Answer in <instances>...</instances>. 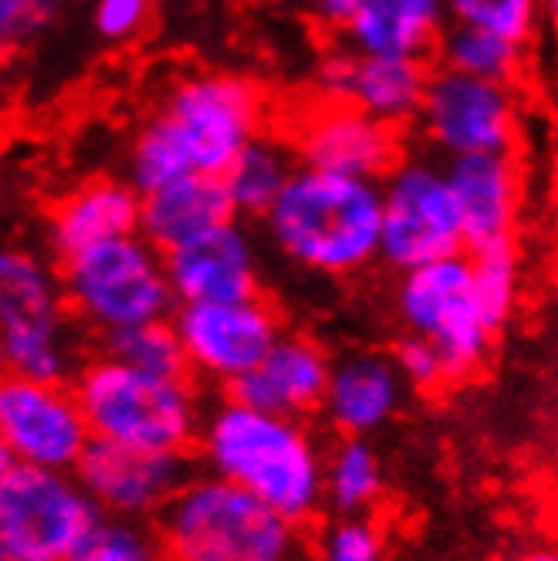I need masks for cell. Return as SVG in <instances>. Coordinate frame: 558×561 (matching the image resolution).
Instances as JSON below:
<instances>
[{
	"label": "cell",
	"mask_w": 558,
	"mask_h": 561,
	"mask_svg": "<svg viewBox=\"0 0 558 561\" xmlns=\"http://www.w3.org/2000/svg\"><path fill=\"white\" fill-rule=\"evenodd\" d=\"M193 167L186 152L180 149L176 136L163 118H149V123L136 133L129 149V183L146 196L159 186H167L180 176H190Z\"/></svg>",
	"instance_id": "cell-29"
},
{
	"label": "cell",
	"mask_w": 558,
	"mask_h": 561,
	"mask_svg": "<svg viewBox=\"0 0 558 561\" xmlns=\"http://www.w3.org/2000/svg\"><path fill=\"white\" fill-rule=\"evenodd\" d=\"M322 561H386L383 535L369 517H335V525L326 531Z\"/></svg>",
	"instance_id": "cell-32"
},
{
	"label": "cell",
	"mask_w": 558,
	"mask_h": 561,
	"mask_svg": "<svg viewBox=\"0 0 558 561\" xmlns=\"http://www.w3.org/2000/svg\"><path fill=\"white\" fill-rule=\"evenodd\" d=\"M92 430L71 382L4 376L0 382V457L75 473Z\"/></svg>",
	"instance_id": "cell-12"
},
{
	"label": "cell",
	"mask_w": 558,
	"mask_h": 561,
	"mask_svg": "<svg viewBox=\"0 0 558 561\" xmlns=\"http://www.w3.org/2000/svg\"><path fill=\"white\" fill-rule=\"evenodd\" d=\"M193 450L207 473L230 480L295 525L326 507V454L301 420L224 392L207 403Z\"/></svg>",
	"instance_id": "cell-1"
},
{
	"label": "cell",
	"mask_w": 558,
	"mask_h": 561,
	"mask_svg": "<svg viewBox=\"0 0 558 561\" xmlns=\"http://www.w3.org/2000/svg\"><path fill=\"white\" fill-rule=\"evenodd\" d=\"M514 561H558V548H548V545H535L528 551H522Z\"/></svg>",
	"instance_id": "cell-37"
},
{
	"label": "cell",
	"mask_w": 558,
	"mask_h": 561,
	"mask_svg": "<svg viewBox=\"0 0 558 561\" xmlns=\"http://www.w3.org/2000/svg\"><path fill=\"white\" fill-rule=\"evenodd\" d=\"M95 514L75 473L0 457V561H65Z\"/></svg>",
	"instance_id": "cell-7"
},
{
	"label": "cell",
	"mask_w": 558,
	"mask_h": 561,
	"mask_svg": "<svg viewBox=\"0 0 558 561\" xmlns=\"http://www.w3.org/2000/svg\"><path fill=\"white\" fill-rule=\"evenodd\" d=\"M542 11V0H447L454 24L494 31L508 42L525 45Z\"/></svg>",
	"instance_id": "cell-31"
},
{
	"label": "cell",
	"mask_w": 558,
	"mask_h": 561,
	"mask_svg": "<svg viewBox=\"0 0 558 561\" xmlns=\"http://www.w3.org/2000/svg\"><path fill=\"white\" fill-rule=\"evenodd\" d=\"M71 389L95 439L136 450L190 454L207 413L193 376H152L109 352L78 366Z\"/></svg>",
	"instance_id": "cell-3"
},
{
	"label": "cell",
	"mask_w": 558,
	"mask_h": 561,
	"mask_svg": "<svg viewBox=\"0 0 558 561\" xmlns=\"http://www.w3.org/2000/svg\"><path fill=\"white\" fill-rule=\"evenodd\" d=\"M447 0H366L342 27L355 55L373 58H420L441 34Z\"/></svg>",
	"instance_id": "cell-23"
},
{
	"label": "cell",
	"mask_w": 558,
	"mask_h": 561,
	"mask_svg": "<svg viewBox=\"0 0 558 561\" xmlns=\"http://www.w3.org/2000/svg\"><path fill=\"white\" fill-rule=\"evenodd\" d=\"M392 358H396V366H400L407 386H413V389L430 392V389H441L444 382H451L444 355L436 352L426 339H420V335L407 332L400 342H396Z\"/></svg>",
	"instance_id": "cell-34"
},
{
	"label": "cell",
	"mask_w": 558,
	"mask_h": 561,
	"mask_svg": "<svg viewBox=\"0 0 558 561\" xmlns=\"http://www.w3.org/2000/svg\"><path fill=\"white\" fill-rule=\"evenodd\" d=\"M555 183H558V167H555Z\"/></svg>",
	"instance_id": "cell-39"
},
{
	"label": "cell",
	"mask_w": 558,
	"mask_h": 561,
	"mask_svg": "<svg viewBox=\"0 0 558 561\" xmlns=\"http://www.w3.org/2000/svg\"><path fill=\"white\" fill-rule=\"evenodd\" d=\"M329 379L332 358L326 355V348L308 335L285 332L264 363L230 392L258 410L305 420L311 413H322Z\"/></svg>",
	"instance_id": "cell-19"
},
{
	"label": "cell",
	"mask_w": 558,
	"mask_h": 561,
	"mask_svg": "<svg viewBox=\"0 0 558 561\" xmlns=\"http://www.w3.org/2000/svg\"><path fill=\"white\" fill-rule=\"evenodd\" d=\"M167 561H298V525L207 470L156 517Z\"/></svg>",
	"instance_id": "cell-4"
},
{
	"label": "cell",
	"mask_w": 558,
	"mask_h": 561,
	"mask_svg": "<svg viewBox=\"0 0 558 561\" xmlns=\"http://www.w3.org/2000/svg\"><path fill=\"white\" fill-rule=\"evenodd\" d=\"M133 233H143V193L129 180H92L48 217V248L58 264Z\"/></svg>",
	"instance_id": "cell-21"
},
{
	"label": "cell",
	"mask_w": 558,
	"mask_h": 561,
	"mask_svg": "<svg viewBox=\"0 0 558 561\" xmlns=\"http://www.w3.org/2000/svg\"><path fill=\"white\" fill-rule=\"evenodd\" d=\"M420 129L447 159L511 156L517 142L514 92L501 82L441 68L430 75Z\"/></svg>",
	"instance_id": "cell-13"
},
{
	"label": "cell",
	"mask_w": 558,
	"mask_h": 561,
	"mask_svg": "<svg viewBox=\"0 0 558 561\" xmlns=\"http://www.w3.org/2000/svg\"><path fill=\"white\" fill-rule=\"evenodd\" d=\"M102 345L109 355H115L118 363H126L133 369H143L152 376H190L186 352L176 335L173 318L170 322H149V325L115 332L102 339Z\"/></svg>",
	"instance_id": "cell-28"
},
{
	"label": "cell",
	"mask_w": 558,
	"mask_h": 561,
	"mask_svg": "<svg viewBox=\"0 0 558 561\" xmlns=\"http://www.w3.org/2000/svg\"><path fill=\"white\" fill-rule=\"evenodd\" d=\"M542 11L548 14L551 27H555V34H558V0H542Z\"/></svg>",
	"instance_id": "cell-38"
},
{
	"label": "cell",
	"mask_w": 558,
	"mask_h": 561,
	"mask_svg": "<svg viewBox=\"0 0 558 561\" xmlns=\"http://www.w3.org/2000/svg\"><path fill=\"white\" fill-rule=\"evenodd\" d=\"M295 156L282 139L258 136L241 156L234 159V167L224 173L227 193L234 199L237 217H267V210L277 204V196L285 193L288 180L295 176Z\"/></svg>",
	"instance_id": "cell-25"
},
{
	"label": "cell",
	"mask_w": 558,
	"mask_h": 561,
	"mask_svg": "<svg viewBox=\"0 0 558 561\" xmlns=\"http://www.w3.org/2000/svg\"><path fill=\"white\" fill-rule=\"evenodd\" d=\"M75 311L61 271L42 254L11 248L0 257V358L8 376L71 382L78 373Z\"/></svg>",
	"instance_id": "cell-6"
},
{
	"label": "cell",
	"mask_w": 558,
	"mask_h": 561,
	"mask_svg": "<svg viewBox=\"0 0 558 561\" xmlns=\"http://www.w3.org/2000/svg\"><path fill=\"white\" fill-rule=\"evenodd\" d=\"M386 494V467L373 439L342 436L326 454V507L335 517H369Z\"/></svg>",
	"instance_id": "cell-24"
},
{
	"label": "cell",
	"mask_w": 558,
	"mask_h": 561,
	"mask_svg": "<svg viewBox=\"0 0 558 561\" xmlns=\"http://www.w3.org/2000/svg\"><path fill=\"white\" fill-rule=\"evenodd\" d=\"M227 220L237 210L224 176L190 173L143 196V237L163 254Z\"/></svg>",
	"instance_id": "cell-22"
},
{
	"label": "cell",
	"mask_w": 558,
	"mask_h": 561,
	"mask_svg": "<svg viewBox=\"0 0 558 561\" xmlns=\"http://www.w3.org/2000/svg\"><path fill=\"white\" fill-rule=\"evenodd\" d=\"M167 274L180 305L258 298V251L241 220H227L167 251Z\"/></svg>",
	"instance_id": "cell-16"
},
{
	"label": "cell",
	"mask_w": 558,
	"mask_h": 561,
	"mask_svg": "<svg viewBox=\"0 0 558 561\" xmlns=\"http://www.w3.org/2000/svg\"><path fill=\"white\" fill-rule=\"evenodd\" d=\"M318 85L332 102H349L386 126L420 118L430 75L420 58H373L339 51L318 68Z\"/></svg>",
	"instance_id": "cell-17"
},
{
	"label": "cell",
	"mask_w": 558,
	"mask_h": 561,
	"mask_svg": "<svg viewBox=\"0 0 558 561\" xmlns=\"http://www.w3.org/2000/svg\"><path fill=\"white\" fill-rule=\"evenodd\" d=\"M467 251V233L447 170L407 159L383 180V251L392 271H413Z\"/></svg>",
	"instance_id": "cell-10"
},
{
	"label": "cell",
	"mask_w": 558,
	"mask_h": 561,
	"mask_svg": "<svg viewBox=\"0 0 558 561\" xmlns=\"http://www.w3.org/2000/svg\"><path fill=\"white\" fill-rule=\"evenodd\" d=\"M75 477L99 511L149 520L170 507L193 477V467L190 454L136 450L92 439L82 463L75 467Z\"/></svg>",
	"instance_id": "cell-14"
},
{
	"label": "cell",
	"mask_w": 558,
	"mask_h": 561,
	"mask_svg": "<svg viewBox=\"0 0 558 561\" xmlns=\"http://www.w3.org/2000/svg\"><path fill=\"white\" fill-rule=\"evenodd\" d=\"M441 61L451 71L511 85V78L522 68V45L508 42V37L485 31V27L454 24L441 37Z\"/></svg>",
	"instance_id": "cell-27"
},
{
	"label": "cell",
	"mask_w": 558,
	"mask_h": 561,
	"mask_svg": "<svg viewBox=\"0 0 558 561\" xmlns=\"http://www.w3.org/2000/svg\"><path fill=\"white\" fill-rule=\"evenodd\" d=\"M190 376L230 392L285 335L282 314L261 295L244 301H196L173 314Z\"/></svg>",
	"instance_id": "cell-11"
},
{
	"label": "cell",
	"mask_w": 558,
	"mask_h": 561,
	"mask_svg": "<svg viewBox=\"0 0 558 561\" xmlns=\"http://www.w3.org/2000/svg\"><path fill=\"white\" fill-rule=\"evenodd\" d=\"M58 14V0H0V42L24 48L42 37Z\"/></svg>",
	"instance_id": "cell-33"
},
{
	"label": "cell",
	"mask_w": 558,
	"mask_h": 561,
	"mask_svg": "<svg viewBox=\"0 0 558 561\" xmlns=\"http://www.w3.org/2000/svg\"><path fill=\"white\" fill-rule=\"evenodd\" d=\"M403 399L407 379L392 355L349 352L332 363L322 413L339 436L373 439L403 410Z\"/></svg>",
	"instance_id": "cell-18"
},
{
	"label": "cell",
	"mask_w": 558,
	"mask_h": 561,
	"mask_svg": "<svg viewBox=\"0 0 558 561\" xmlns=\"http://www.w3.org/2000/svg\"><path fill=\"white\" fill-rule=\"evenodd\" d=\"M470 264H474L477 301H481L485 318L491 322V329L498 332L511 318L514 305H517V257H514V244L470 251Z\"/></svg>",
	"instance_id": "cell-30"
},
{
	"label": "cell",
	"mask_w": 558,
	"mask_h": 561,
	"mask_svg": "<svg viewBox=\"0 0 558 561\" xmlns=\"http://www.w3.org/2000/svg\"><path fill=\"white\" fill-rule=\"evenodd\" d=\"M363 4H366V0H311L315 14L322 18L326 24H332V27H345L352 21V14Z\"/></svg>",
	"instance_id": "cell-36"
},
{
	"label": "cell",
	"mask_w": 558,
	"mask_h": 561,
	"mask_svg": "<svg viewBox=\"0 0 558 561\" xmlns=\"http://www.w3.org/2000/svg\"><path fill=\"white\" fill-rule=\"evenodd\" d=\"M152 14V0H95L92 27L112 45H123L136 37Z\"/></svg>",
	"instance_id": "cell-35"
},
{
	"label": "cell",
	"mask_w": 558,
	"mask_h": 561,
	"mask_svg": "<svg viewBox=\"0 0 558 561\" xmlns=\"http://www.w3.org/2000/svg\"><path fill=\"white\" fill-rule=\"evenodd\" d=\"M396 314L410 335L426 339L444 355L451 379L470 376L488 358L494 329L474 291L470 254L444 257L400 274Z\"/></svg>",
	"instance_id": "cell-8"
},
{
	"label": "cell",
	"mask_w": 558,
	"mask_h": 561,
	"mask_svg": "<svg viewBox=\"0 0 558 561\" xmlns=\"http://www.w3.org/2000/svg\"><path fill=\"white\" fill-rule=\"evenodd\" d=\"M467 233V251L514 244L522 173L511 156H457L444 167Z\"/></svg>",
	"instance_id": "cell-20"
},
{
	"label": "cell",
	"mask_w": 558,
	"mask_h": 561,
	"mask_svg": "<svg viewBox=\"0 0 558 561\" xmlns=\"http://www.w3.org/2000/svg\"><path fill=\"white\" fill-rule=\"evenodd\" d=\"M65 561H167V551L149 520L99 511Z\"/></svg>",
	"instance_id": "cell-26"
},
{
	"label": "cell",
	"mask_w": 558,
	"mask_h": 561,
	"mask_svg": "<svg viewBox=\"0 0 558 561\" xmlns=\"http://www.w3.org/2000/svg\"><path fill=\"white\" fill-rule=\"evenodd\" d=\"M264 230L311 274H358L383 251V183L301 167L267 210Z\"/></svg>",
	"instance_id": "cell-2"
},
{
	"label": "cell",
	"mask_w": 558,
	"mask_h": 561,
	"mask_svg": "<svg viewBox=\"0 0 558 561\" xmlns=\"http://www.w3.org/2000/svg\"><path fill=\"white\" fill-rule=\"evenodd\" d=\"M58 271L75 322L102 339L149 322H170L180 308L167 274V254L143 233L75 254Z\"/></svg>",
	"instance_id": "cell-5"
},
{
	"label": "cell",
	"mask_w": 558,
	"mask_h": 561,
	"mask_svg": "<svg viewBox=\"0 0 558 561\" xmlns=\"http://www.w3.org/2000/svg\"><path fill=\"white\" fill-rule=\"evenodd\" d=\"M298 156L305 167L358 180H386L400 167V136L369 112L332 102L305 115L298 129Z\"/></svg>",
	"instance_id": "cell-15"
},
{
	"label": "cell",
	"mask_w": 558,
	"mask_h": 561,
	"mask_svg": "<svg viewBox=\"0 0 558 561\" xmlns=\"http://www.w3.org/2000/svg\"><path fill=\"white\" fill-rule=\"evenodd\" d=\"M264 99L241 75H190L176 82L159 118L170 126L193 173L224 176L261 129Z\"/></svg>",
	"instance_id": "cell-9"
}]
</instances>
